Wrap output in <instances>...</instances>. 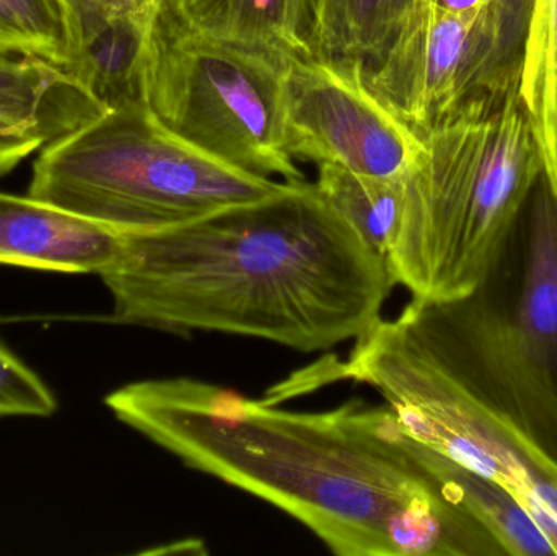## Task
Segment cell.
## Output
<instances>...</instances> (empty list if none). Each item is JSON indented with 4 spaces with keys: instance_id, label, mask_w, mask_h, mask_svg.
I'll return each instance as SVG.
<instances>
[{
    "instance_id": "9c48e42d",
    "label": "cell",
    "mask_w": 557,
    "mask_h": 556,
    "mask_svg": "<svg viewBox=\"0 0 557 556\" xmlns=\"http://www.w3.org/2000/svg\"><path fill=\"white\" fill-rule=\"evenodd\" d=\"M478 18L412 0L382 54L367 65L373 90L419 133L473 95Z\"/></svg>"
},
{
    "instance_id": "9a60e30c",
    "label": "cell",
    "mask_w": 557,
    "mask_h": 556,
    "mask_svg": "<svg viewBox=\"0 0 557 556\" xmlns=\"http://www.w3.org/2000/svg\"><path fill=\"white\" fill-rule=\"evenodd\" d=\"M444 473L465 509L496 539L507 556H557L552 539L503 483L445 456Z\"/></svg>"
},
{
    "instance_id": "2e32d148",
    "label": "cell",
    "mask_w": 557,
    "mask_h": 556,
    "mask_svg": "<svg viewBox=\"0 0 557 556\" xmlns=\"http://www.w3.org/2000/svg\"><path fill=\"white\" fill-rule=\"evenodd\" d=\"M519 95L557 193V0H535Z\"/></svg>"
},
{
    "instance_id": "ffe728a7",
    "label": "cell",
    "mask_w": 557,
    "mask_h": 556,
    "mask_svg": "<svg viewBox=\"0 0 557 556\" xmlns=\"http://www.w3.org/2000/svg\"><path fill=\"white\" fill-rule=\"evenodd\" d=\"M55 408L51 388L0 339V417H51Z\"/></svg>"
},
{
    "instance_id": "4fadbf2b",
    "label": "cell",
    "mask_w": 557,
    "mask_h": 556,
    "mask_svg": "<svg viewBox=\"0 0 557 556\" xmlns=\"http://www.w3.org/2000/svg\"><path fill=\"white\" fill-rule=\"evenodd\" d=\"M211 35L290 61L310 58L313 0H176Z\"/></svg>"
},
{
    "instance_id": "52a82bcc",
    "label": "cell",
    "mask_w": 557,
    "mask_h": 556,
    "mask_svg": "<svg viewBox=\"0 0 557 556\" xmlns=\"http://www.w3.org/2000/svg\"><path fill=\"white\" fill-rule=\"evenodd\" d=\"M327 381L369 385L395 411L409 436L510 490L557 552V475L516 434L399 345L379 322Z\"/></svg>"
},
{
    "instance_id": "e0dca14e",
    "label": "cell",
    "mask_w": 557,
    "mask_h": 556,
    "mask_svg": "<svg viewBox=\"0 0 557 556\" xmlns=\"http://www.w3.org/2000/svg\"><path fill=\"white\" fill-rule=\"evenodd\" d=\"M535 0H493L478 18L473 95L519 91Z\"/></svg>"
},
{
    "instance_id": "6da1fadb",
    "label": "cell",
    "mask_w": 557,
    "mask_h": 556,
    "mask_svg": "<svg viewBox=\"0 0 557 556\" xmlns=\"http://www.w3.org/2000/svg\"><path fill=\"white\" fill-rule=\"evenodd\" d=\"M114 417L196 472L250 493L339 556H507L461 505L442 454L388 405L294 411L191 378L133 382Z\"/></svg>"
},
{
    "instance_id": "277c9868",
    "label": "cell",
    "mask_w": 557,
    "mask_h": 556,
    "mask_svg": "<svg viewBox=\"0 0 557 556\" xmlns=\"http://www.w3.org/2000/svg\"><path fill=\"white\" fill-rule=\"evenodd\" d=\"M422 137L386 261L412 299H454L480 283L545 169L519 91L474 95Z\"/></svg>"
},
{
    "instance_id": "44dd1931",
    "label": "cell",
    "mask_w": 557,
    "mask_h": 556,
    "mask_svg": "<svg viewBox=\"0 0 557 556\" xmlns=\"http://www.w3.org/2000/svg\"><path fill=\"white\" fill-rule=\"evenodd\" d=\"M45 146L46 140L38 134L0 118V175L12 172L23 160Z\"/></svg>"
},
{
    "instance_id": "7402d4cb",
    "label": "cell",
    "mask_w": 557,
    "mask_h": 556,
    "mask_svg": "<svg viewBox=\"0 0 557 556\" xmlns=\"http://www.w3.org/2000/svg\"><path fill=\"white\" fill-rule=\"evenodd\" d=\"M448 12L465 16H480L493 0H434Z\"/></svg>"
},
{
    "instance_id": "7a4b0ae2",
    "label": "cell",
    "mask_w": 557,
    "mask_h": 556,
    "mask_svg": "<svg viewBox=\"0 0 557 556\" xmlns=\"http://www.w3.org/2000/svg\"><path fill=\"white\" fill-rule=\"evenodd\" d=\"M100 276L114 322L300 353L366 335L396 286L386 258L307 180L182 227L121 234Z\"/></svg>"
},
{
    "instance_id": "d6986e66",
    "label": "cell",
    "mask_w": 557,
    "mask_h": 556,
    "mask_svg": "<svg viewBox=\"0 0 557 556\" xmlns=\"http://www.w3.org/2000/svg\"><path fill=\"white\" fill-rule=\"evenodd\" d=\"M0 48L41 55L74 72L67 22L58 0H0Z\"/></svg>"
},
{
    "instance_id": "ac0fdd59",
    "label": "cell",
    "mask_w": 557,
    "mask_h": 556,
    "mask_svg": "<svg viewBox=\"0 0 557 556\" xmlns=\"http://www.w3.org/2000/svg\"><path fill=\"white\" fill-rule=\"evenodd\" d=\"M317 186L369 247L386 258L401 219L405 178H376L318 165Z\"/></svg>"
},
{
    "instance_id": "5bb4252c",
    "label": "cell",
    "mask_w": 557,
    "mask_h": 556,
    "mask_svg": "<svg viewBox=\"0 0 557 556\" xmlns=\"http://www.w3.org/2000/svg\"><path fill=\"white\" fill-rule=\"evenodd\" d=\"M412 0H313V55L370 65L388 45Z\"/></svg>"
},
{
    "instance_id": "5b68a950",
    "label": "cell",
    "mask_w": 557,
    "mask_h": 556,
    "mask_svg": "<svg viewBox=\"0 0 557 556\" xmlns=\"http://www.w3.org/2000/svg\"><path fill=\"white\" fill-rule=\"evenodd\" d=\"M285 186L191 146L146 103H127L42 147L28 196L117 234H150L273 198Z\"/></svg>"
},
{
    "instance_id": "30bf717a",
    "label": "cell",
    "mask_w": 557,
    "mask_h": 556,
    "mask_svg": "<svg viewBox=\"0 0 557 556\" xmlns=\"http://www.w3.org/2000/svg\"><path fill=\"white\" fill-rule=\"evenodd\" d=\"M75 75L108 108L143 98L150 28L163 0H58Z\"/></svg>"
},
{
    "instance_id": "8fae6325",
    "label": "cell",
    "mask_w": 557,
    "mask_h": 556,
    "mask_svg": "<svg viewBox=\"0 0 557 556\" xmlns=\"http://www.w3.org/2000/svg\"><path fill=\"white\" fill-rule=\"evenodd\" d=\"M121 234L38 201L0 191V263L58 273H97L113 263Z\"/></svg>"
},
{
    "instance_id": "7c38bea8",
    "label": "cell",
    "mask_w": 557,
    "mask_h": 556,
    "mask_svg": "<svg viewBox=\"0 0 557 556\" xmlns=\"http://www.w3.org/2000/svg\"><path fill=\"white\" fill-rule=\"evenodd\" d=\"M110 110L71 69L0 48V118L38 134L46 146Z\"/></svg>"
},
{
    "instance_id": "8992f818",
    "label": "cell",
    "mask_w": 557,
    "mask_h": 556,
    "mask_svg": "<svg viewBox=\"0 0 557 556\" xmlns=\"http://www.w3.org/2000/svg\"><path fill=\"white\" fill-rule=\"evenodd\" d=\"M288 61L199 28L163 0L144 62V103L186 143L281 182L305 175L285 149L282 78Z\"/></svg>"
},
{
    "instance_id": "3957f363",
    "label": "cell",
    "mask_w": 557,
    "mask_h": 556,
    "mask_svg": "<svg viewBox=\"0 0 557 556\" xmlns=\"http://www.w3.org/2000/svg\"><path fill=\"white\" fill-rule=\"evenodd\" d=\"M380 325L557 475V193L540 173L480 283Z\"/></svg>"
},
{
    "instance_id": "ba28073f",
    "label": "cell",
    "mask_w": 557,
    "mask_h": 556,
    "mask_svg": "<svg viewBox=\"0 0 557 556\" xmlns=\"http://www.w3.org/2000/svg\"><path fill=\"white\" fill-rule=\"evenodd\" d=\"M285 149L292 159L376 178H406L425 156L424 137L367 81L366 64L294 58L282 78Z\"/></svg>"
}]
</instances>
